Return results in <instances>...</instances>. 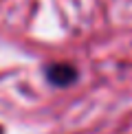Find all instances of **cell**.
I'll list each match as a JSON object with an SVG mask.
<instances>
[{
  "mask_svg": "<svg viewBox=\"0 0 132 134\" xmlns=\"http://www.w3.org/2000/svg\"><path fill=\"white\" fill-rule=\"evenodd\" d=\"M44 79L53 88H68L79 81V68L70 62H51L44 66Z\"/></svg>",
  "mask_w": 132,
  "mask_h": 134,
  "instance_id": "1",
  "label": "cell"
},
{
  "mask_svg": "<svg viewBox=\"0 0 132 134\" xmlns=\"http://www.w3.org/2000/svg\"><path fill=\"white\" fill-rule=\"evenodd\" d=\"M0 134H4V125H0Z\"/></svg>",
  "mask_w": 132,
  "mask_h": 134,
  "instance_id": "2",
  "label": "cell"
}]
</instances>
